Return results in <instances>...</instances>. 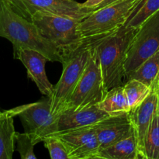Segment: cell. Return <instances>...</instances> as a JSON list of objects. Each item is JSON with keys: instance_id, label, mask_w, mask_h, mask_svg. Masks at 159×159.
<instances>
[{"instance_id": "cell-22", "label": "cell", "mask_w": 159, "mask_h": 159, "mask_svg": "<svg viewBox=\"0 0 159 159\" xmlns=\"http://www.w3.org/2000/svg\"><path fill=\"white\" fill-rule=\"evenodd\" d=\"M52 159H69V152L65 143L57 135H51L43 141Z\"/></svg>"}, {"instance_id": "cell-9", "label": "cell", "mask_w": 159, "mask_h": 159, "mask_svg": "<svg viewBox=\"0 0 159 159\" xmlns=\"http://www.w3.org/2000/svg\"><path fill=\"white\" fill-rule=\"evenodd\" d=\"M159 51V10L138 29L129 48L124 69L125 76Z\"/></svg>"}, {"instance_id": "cell-3", "label": "cell", "mask_w": 159, "mask_h": 159, "mask_svg": "<svg viewBox=\"0 0 159 159\" xmlns=\"http://www.w3.org/2000/svg\"><path fill=\"white\" fill-rule=\"evenodd\" d=\"M40 34L57 48L65 65L85 43L79 20L37 12L30 19Z\"/></svg>"}, {"instance_id": "cell-17", "label": "cell", "mask_w": 159, "mask_h": 159, "mask_svg": "<svg viewBox=\"0 0 159 159\" xmlns=\"http://www.w3.org/2000/svg\"><path fill=\"white\" fill-rule=\"evenodd\" d=\"M159 77V51L149 57L141 65L125 76V82L136 79L152 87Z\"/></svg>"}, {"instance_id": "cell-4", "label": "cell", "mask_w": 159, "mask_h": 159, "mask_svg": "<svg viewBox=\"0 0 159 159\" xmlns=\"http://www.w3.org/2000/svg\"><path fill=\"white\" fill-rule=\"evenodd\" d=\"M141 0H117L93 10L80 22V30L85 43L112 34L124 26Z\"/></svg>"}, {"instance_id": "cell-25", "label": "cell", "mask_w": 159, "mask_h": 159, "mask_svg": "<svg viewBox=\"0 0 159 159\" xmlns=\"http://www.w3.org/2000/svg\"><path fill=\"white\" fill-rule=\"evenodd\" d=\"M116 1H117V0H105V1L102 2L101 3L99 6H98L97 7H96L95 9H93V10H96V9H100V8L104 7V6H107V5H109V4H111V3L114 2H116Z\"/></svg>"}, {"instance_id": "cell-7", "label": "cell", "mask_w": 159, "mask_h": 159, "mask_svg": "<svg viewBox=\"0 0 159 159\" xmlns=\"http://www.w3.org/2000/svg\"><path fill=\"white\" fill-rule=\"evenodd\" d=\"M90 48L91 55L88 65L68 101L65 111H75L97 105L107 94V91L104 85L99 61L91 44Z\"/></svg>"}, {"instance_id": "cell-10", "label": "cell", "mask_w": 159, "mask_h": 159, "mask_svg": "<svg viewBox=\"0 0 159 159\" xmlns=\"http://www.w3.org/2000/svg\"><path fill=\"white\" fill-rule=\"evenodd\" d=\"M159 102V77L152 87L146 99L130 111L134 134L138 144L140 158L145 159L144 141Z\"/></svg>"}, {"instance_id": "cell-13", "label": "cell", "mask_w": 159, "mask_h": 159, "mask_svg": "<svg viewBox=\"0 0 159 159\" xmlns=\"http://www.w3.org/2000/svg\"><path fill=\"white\" fill-rule=\"evenodd\" d=\"M14 58L23 63L27 71V75L37 85L42 95L51 97L54 86L49 82L45 66L48 59L39 51L30 48H21L13 52Z\"/></svg>"}, {"instance_id": "cell-5", "label": "cell", "mask_w": 159, "mask_h": 159, "mask_svg": "<svg viewBox=\"0 0 159 159\" xmlns=\"http://www.w3.org/2000/svg\"><path fill=\"white\" fill-rule=\"evenodd\" d=\"M9 111L14 117L20 118L25 132L29 134L35 145L58 133V116L51 112L50 97L15 107Z\"/></svg>"}, {"instance_id": "cell-18", "label": "cell", "mask_w": 159, "mask_h": 159, "mask_svg": "<svg viewBox=\"0 0 159 159\" xmlns=\"http://www.w3.org/2000/svg\"><path fill=\"white\" fill-rule=\"evenodd\" d=\"M97 107L110 115L128 113L130 111L127 102L124 85L117 86L109 90Z\"/></svg>"}, {"instance_id": "cell-16", "label": "cell", "mask_w": 159, "mask_h": 159, "mask_svg": "<svg viewBox=\"0 0 159 159\" xmlns=\"http://www.w3.org/2000/svg\"><path fill=\"white\" fill-rule=\"evenodd\" d=\"M14 116L9 110L0 113V159H12L15 151Z\"/></svg>"}, {"instance_id": "cell-21", "label": "cell", "mask_w": 159, "mask_h": 159, "mask_svg": "<svg viewBox=\"0 0 159 159\" xmlns=\"http://www.w3.org/2000/svg\"><path fill=\"white\" fill-rule=\"evenodd\" d=\"M144 156L159 159V102L144 141Z\"/></svg>"}, {"instance_id": "cell-1", "label": "cell", "mask_w": 159, "mask_h": 159, "mask_svg": "<svg viewBox=\"0 0 159 159\" xmlns=\"http://www.w3.org/2000/svg\"><path fill=\"white\" fill-rule=\"evenodd\" d=\"M137 31L138 29L124 26L112 34L89 42L99 61L107 92L125 83L124 65Z\"/></svg>"}, {"instance_id": "cell-23", "label": "cell", "mask_w": 159, "mask_h": 159, "mask_svg": "<svg viewBox=\"0 0 159 159\" xmlns=\"http://www.w3.org/2000/svg\"><path fill=\"white\" fill-rule=\"evenodd\" d=\"M16 150L20 153V158L22 159H36L37 156L34 152V147L35 144L29 134L16 133Z\"/></svg>"}, {"instance_id": "cell-26", "label": "cell", "mask_w": 159, "mask_h": 159, "mask_svg": "<svg viewBox=\"0 0 159 159\" xmlns=\"http://www.w3.org/2000/svg\"><path fill=\"white\" fill-rule=\"evenodd\" d=\"M1 112H2V111H1V110H0V113H1Z\"/></svg>"}, {"instance_id": "cell-14", "label": "cell", "mask_w": 159, "mask_h": 159, "mask_svg": "<svg viewBox=\"0 0 159 159\" xmlns=\"http://www.w3.org/2000/svg\"><path fill=\"white\" fill-rule=\"evenodd\" d=\"M109 116L97 105L75 111L66 110L58 116V133L92 127Z\"/></svg>"}, {"instance_id": "cell-19", "label": "cell", "mask_w": 159, "mask_h": 159, "mask_svg": "<svg viewBox=\"0 0 159 159\" xmlns=\"http://www.w3.org/2000/svg\"><path fill=\"white\" fill-rule=\"evenodd\" d=\"M159 10V0H141L124 26L138 29L149 17Z\"/></svg>"}, {"instance_id": "cell-6", "label": "cell", "mask_w": 159, "mask_h": 159, "mask_svg": "<svg viewBox=\"0 0 159 159\" xmlns=\"http://www.w3.org/2000/svg\"><path fill=\"white\" fill-rule=\"evenodd\" d=\"M91 55L89 43H85L74 56L63 65V71L52 96L50 97L51 112L55 116L63 113L66 109L78 83L80 81Z\"/></svg>"}, {"instance_id": "cell-15", "label": "cell", "mask_w": 159, "mask_h": 159, "mask_svg": "<svg viewBox=\"0 0 159 159\" xmlns=\"http://www.w3.org/2000/svg\"><path fill=\"white\" fill-rule=\"evenodd\" d=\"M138 144L135 134L101 149L97 159H138Z\"/></svg>"}, {"instance_id": "cell-12", "label": "cell", "mask_w": 159, "mask_h": 159, "mask_svg": "<svg viewBox=\"0 0 159 159\" xmlns=\"http://www.w3.org/2000/svg\"><path fill=\"white\" fill-rule=\"evenodd\" d=\"M99 144V151L134 133L130 112L110 115L93 126Z\"/></svg>"}, {"instance_id": "cell-2", "label": "cell", "mask_w": 159, "mask_h": 159, "mask_svg": "<svg viewBox=\"0 0 159 159\" xmlns=\"http://www.w3.org/2000/svg\"><path fill=\"white\" fill-rule=\"evenodd\" d=\"M0 37L12 43L13 52L21 48L34 49L43 54L49 61L63 64L56 47L40 34L32 21L14 11L7 0H0Z\"/></svg>"}, {"instance_id": "cell-20", "label": "cell", "mask_w": 159, "mask_h": 159, "mask_svg": "<svg viewBox=\"0 0 159 159\" xmlns=\"http://www.w3.org/2000/svg\"><path fill=\"white\" fill-rule=\"evenodd\" d=\"M152 87L136 79H130L124 83V89L130 110L139 106L146 99Z\"/></svg>"}, {"instance_id": "cell-8", "label": "cell", "mask_w": 159, "mask_h": 159, "mask_svg": "<svg viewBox=\"0 0 159 159\" xmlns=\"http://www.w3.org/2000/svg\"><path fill=\"white\" fill-rule=\"evenodd\" d=\"M14 11L30 20L37 12L69 17L82 21L93 12L75 0H7Z\"/></svg>"}, {"instance_id": "cell-24", "label": "cell", "mask_w": 159, "mask_h": 159, "mask_svg": "<svg viewBox=\"0 0 159 159\" xmlns=\"http://www.w3.org/2000/svg\"><path fill=\"white\" fill-rule=\"evenodd\" d=\"M103 1H105V0H86L85 2L82 3V6L84 8H87V9H93V10Z\"/></svg>"}, {"instance_id": "cell-11", "label": "cell", "mask_w": 159, "mask_h": 159, "mask_svg": "<svg viewBox=\"0 0 159 159\" xmlns=\"http://www.w3.org/2000/svg\"><path fill=\"white\" fill-rule=\"evenodd\" d=\"M55 135L68 147L69 159H97L99 144L93 126L61 132Z\"/></svg>"}]
</instances>
